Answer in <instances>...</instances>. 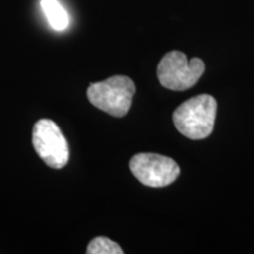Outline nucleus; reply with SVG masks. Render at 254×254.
Here are the masks:
<instances>
[{
  "mask_svg": "<svg viewBox=\"0 0 254 254\" xmlns=\"http://www.w3.org/2000/svg\"><path fill=\"white\" fill-rule=\"evenodd\" d=\"M217 107V100L209 94L190 98L173 112L174 126L189 139L207 138L213 132Z\"/></svg>",
  "mask_w": 254,
  "mask_h": 254,
  "instance_id": "f257e3e1",
  "label": "nucleus"
},
{
  "mask_svg": "<svg viewBox=\"0 0 254 254\" xmlns=\"http://www.w3.org/2000/svg\"><path fill=\"white\" fill-rule=\"evenodd\" d=\"M134 93V82L125 75H113L106 80L92 82L87 88L90 103L117 118H122L128 113Z\"/></svg>",
  "mask_w": 254,
  "mask_h": 254,
  "instance_id": "f03ea898",
  "label": "nucleus"
},
{
  "mask_svg": "<svg viewBox=\"0 0 254 254\" xmlns=\"http://www.w3.org/2000/svg\"><path fill=\"white\" fill-rule=\"evenodd\" d=\"M205 72V63L200 58L187 59L179 51L166 53L158 65L160 84L172 91H185L193 87Z\"/></svg>",
  "mask_w": 254,
  "mask_h": 254,
  "instance_id": "7ed1b4c3",
  "label": "nucleus"
},
{
  "mask_svg": "<svg viewBox=\"0 0 254 254\" xmlns=\"http://www.w3.org/2000/svg\"><path fill=\"white\" fill-rule=\"evenodd\" d=\"M32 142L38 155L47 166L63 168L68 163L67 140L58 125L52 120L41 119L36 123L33 127Z\"/></svg>",
  "mask_w": 254,
  "mask_h": 254,
  "instance_id": "20e7f679",
  "label": "nucleus"
},
{
  "mask_svg": "<svg viewBox=\"0 0 254 254\" xmlns=\"http://www.w3.org/2000/svg\"><path fill=\"white\" fill-rule=\"evenodd\" d=\"M136 179L150 187H165L176 182L180 168L172 158L157 153H138L129 161Z\"/></svg>",
  "mask_w": 254,
  "mask_h": 254,
  "instance_id": "39448f33",
  "label": "nucleus"
},
{
  "mask_svg": "<svg viewBox=\"0 0 254 254\" xmlns=\"http://www.w3.org/2000/svg\"><path fill=\"white\" fill-rule=\"evenodd\" d=\"M41 8L49 24L56 31H64L68 26V15L58 0H41Z\"/></svg>",
  "mask_w": 254,
  "mask_h": 254,
  "instance_id": "423d86ee",
  "label": "nucleus"
},
{
  "mask_svg": "<svg viewBox=\"0 0 254 254\" xmlns=\"http://www.w3.org/2000/svg\"><path fill=\"white\" fill-rule=\"evenodd\" d=\"M87 254H123L122 250L116 241L106 237H97L88 244Z\"/></svg>",
  "mask_w": 254,
  "mask_h": 254,
  "instance_id": "0eeeda50",
  "label": "nucleus"
}]
</instances>
